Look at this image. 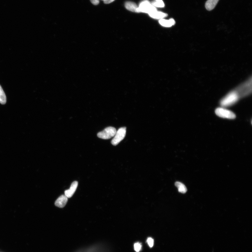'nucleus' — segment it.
Returning a JSON list of instances; mask_svg holds the SVG:
<instances>
[{"mask_svg":"<svg viewBox=\"0 0 252 252\" xmlns=\"http://www.w3.org/2000/svg\"><path fill=\"white\" fill-rule=\"evenodd\" d=\"M125 7L129 11L138 13V7L135 3L132 2H127L125 3Z\"/></svg>","mask_w":252,"mask_h":252,"instance_id":"obj_10","label":"nucleus"},{"mask_svg":"<svg viewBox=\"0 0 252 252\" xmlns=\"http://www.w3.org/2000/svg\"><path fill=\"white\" fill-rule=\"evenodd\" d=\"M175 185L178 189V191L181 193H185L187 191V189L186 186L182 183L180 182H176Z\"/></svg>","mask_w":252,"mask_h":252,"instance_id":"obj_14","label":"nucleus"},{"mask_svg":"<svg viewBox=\"0 0 252 252\" xmlns=\"http://www.w3.org/2000/svg\"><path fill=\"white\" fill-rule=\"evenodd\" d=\"M219 0H207L205 4L206 9L208 11L213 10L216 7Z\"/></svg>","mask_w":252,"mask_h":252,"instance_id":"obj_11","label":"nucleus"},{"mask_svg":"<svg viewBox=\"0 0 252 252\" xmlns=\"http://www.w3.org/2000/svg\"><path fill=\"white\" fill-rule=\"evenodd\" d=\"M149 16L154 19H162L167 16V14L157 11L149 14Z\"/></svg>","mask_w":252,"mask_h":252,"instance_id":"obj_13","label":"nucleus"},{"mask_svg":"<svg viewBox=\"0 0 252 252\" xmlns=\"http://www.w3.org/2000/svg\"><path fill=\"white\" fill-rule=\"evenodd\" d=\"M134 247L135 251L137 252H139L141 250L142 246L140 243L137 242L134 244Z\"/></svg>","mask_w":252,"mask_h":252,"instance_id":"obj_17","label":"nucleus"},{"mask_svg":"<svg viewBox=\"0 0 252 252\" xmlns=\"http://www.w3.org/2000/svg\"><path fill=\"white\" fill-rule=\"evenodd\" d=\"M240 97L236 90L230 92L220 101L221 106L223 107L232 106L238 102Z\"/></svg>","mask_w":252,"mask_h":252,"instance_id":"obj_1","label":"nucleus"},{"mask_svg":"<svg viewBox=\"0 0 252 252\" xmlns=\"http://www.w3.org/2000/svg\"><path fill=\"white\" fill-rule=\"evenodd\" d=\"M90 1L94 5H98L100 3V0H90Z\"/></svg>","mask_w":252,"mask_h":252,"instance_id":"obj_19","label":"nucleus"},{"mask_svg":"<svg viewBox=\"0 0 252 252\" xmlns=\"http://www.w3.org/2000/svg\"><path fill=\"white\" fill-rule=\"evenodd\" d=\"M156 1L152 3V5L155 7L158 8H163L165 4L162 0H156Z\"/></svg>","mask_w":252,"mask_h":252,"instance_id":"obj_16","label":"nucleus"},{"mask_svg":"<svg viewBox=\"0 0 252 252\" xmlns=\"http://www.w3.org/2000/svg\"><path fill=\"white\" fill-rule=\"evenodd\" d=\"M126 133V128L122 127L119 128L117 131L114 138L112 140L111 143L113 145L116 146L123 140Z\"/></svg>","mask_w":252,"mask_h":252,"instance_id":"obj_6","label":"nucleus"},{"mask_svg":"<svg viewBox=\"0 0 252 252\" xmlns=\"http://www.w3.org/2000/svg\"><path fill=\"white\" fill-rule=\"evenodd\" d=\"M68 201V198L65 195H62L58 198L55 203L57 207L63 208L66 205Z\"/></svg>","mask_w":252,"mask_h":252,"instance_id":"obj_9","label":"nucleus"},{"mask_svg":"<svg viewBox=\"0 0 252 252\" xmlns=\"http://www.w3.org/2000/svg\"><path fill=\"white\" fill-rule=\"evenodd\" d=\"M117 131L116 129L112 127L106 128L102 131L97 134L98 137L104 140L110 139L114 136Z\"/></svg>","mask_w":252,"mask_h":252,"instance_id":"obj_5","label":"nucleus"},{"mask_svg":"<svg viewBox=\"0 0 252 252\" xmlns=\"http://www.w3.org/2000/svg\"><path fill=\"white\" fill-rule=\"evenodd\" d=\"M78 184V183L77 181H74L71 184L70 188L69 189L66 190L64 192L65 195L68 198L72 197L73 194H74L77 188Z\"/></svg>","mask_w":252,"mask_h":252,"instance_id":"obj_8","label":"nucleus"},{"mask_svg":"<svg viewBox=\"0 0 252 252\" xmlns=\"http://www.w3.org/2000/svg\"><path fill=\"white\" fill-rule=\"evenodd\" d=\"M147 242L150 248H152L153 247L154 245V240L152 238H149L147 239Z\"/></svg>","mask_w":252,"mask_h":252,"instance_id":"obj_18","label":"nucleus"},{"mask_svg":"<svg viewBox=\"0 0 252 252\" xmlns=\"http://www.w3.org/2000/svg\"><path fill=\"white\" fill-rule=\"evenodd\" d=\"M157 11L154 6L151 4L147 0H145L140 3L138 7V12H143L149 14Z\"/></svg>","mask_w":252,"mask_h":252,"instance_id":"obj_3","label":"nucleus"},{"mask_svg":"<svg viewBox=\"0 0 252 252\" xmlns=\"http://www.w3.org/2000/svg\"><path fill=\"white\" fill-rule=\"evenodd\" d=\"M75 252H109L108 249L104 244H97L90 247L82 248Z\"/></svg>","mask_w":252,"mask_h":252,"instance_id":"obj_2","label":"nucleus"},{"mask_svg":"<svg viewBox=\"0 0 252 252\" xmlns=\"http://www.w3.org/2000/svg\"><path fill=\"white\" fill-rule=\"evenodd\" d=\"M102 1H106V0H102Z\"/></svg>","mask_w":252,"mask_h":252,"instance_id":"obj_21","label":"nucleus"},{"mask_svg":"<svg viewBox=\"0 0 252 252\" xmlns=\"http://www.w3.org/2000/svg\"><path fill=\"white\" fill-rule=\"evenodd\" d=\"M7 102V97L1 86L0 85V103L4 104Z\"/></svg>","mask_w":252,"mask_h":252,"instance_id":"obj_15","label":"nucleus"},{"mask_svg":"<svg viewBox=\"0 0 252 252\" xmlns=\"http://www.w3.org/2000/svg\"><path fill=\"white\" fill-rule=\"evenodd\" d=\"M115 1V0H106V1H104V2L106 4H108Z\"/></svg>","mask_w":252,"mask_h":252,"instance_id":"obj_20","label":"nucleus"},{"mask_svg":"<svg viewBox=\"0 0 252 252\" xmlns=\"http://www.w3.org/2000/svg\"><path fill=\"white\" fill-rule=\"evenodd\" d=\"M251 84L248 82L238 87L236 90L238 92L240 97H244L250 94L251 92Z\"/></svg>","mask_w":252,"mask_h":252,"instance_id":"obj_7","label":"nucleus"},{"mask_svg":"<svg viewBox=\"0 0 252 252\" xmlns=\"http://www.w3.org/2000/svg\"><path fill=\"white\" fill-rule=\"evenodd\" d=\"M216 114L219 117L229 119H234L236 115L234 113L223 107H218L215 111Z\"/></svg>","mask_w":252,"mask_h":252,"instance_id":"obj_4","label":"nucleus"},{"mask_svg":"<svg viewBox=\"0 0 252 252\" xmlns=\"http://www.w3.org/2000/svg\"><path fill=\"white\" fill-rule=\"evenodd\" d=\"M159 23L163 26L165 27H170L174 25L176 22L173 19L169 20H165L162 19L159 20Z\"/></svg>","mask_w":252,"mask_h":252,"instance_id":"obj_12","label":"nucleus"}]
</instances>
